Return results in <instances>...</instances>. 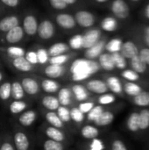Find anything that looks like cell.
<instances>
[{
  "instance_id": "obj_1",
  "label": "cell",
  "mask_w": 149,
  "mask_h": 150,
  "mask_svg": "<svg viewBox=\"0 0 149 150\" xmlns=\"http://www.w3.org/2000/svg\"><path fill=\"white\" fill-rule=\"evenodd\" d=\"M100 69L98 62L95 60H89L86 58L76 59L70 66L72 80L75 82L83 81L91 75L97 73Z\"/></svg>"
},
{
  "instance_id": "obj_2",
  "label": "cell",
  "mask_w": 149,
  "mask_h": 150,
  "mask_svg": "<svg viewBox=\"0 0 149 150\" xmlns=\"http://www.w3.org/2000/svg\"><path fill=\"white\" fill-rule=\"evenodd\" d=\"M111 11L119 19H126L130 14V8L125 0H114L111 4Z\"/></svg>"
},
{
  "instance_id": "obj_3",
  "label": "cell",
  "mask_w": 149,
  "mask_h": 150,
  "mask_svg": "<svg viewBox=\"0 0 149 150\" xmlns=\"http://www.w3.org/2000/svg\"><path fill=\"white\" fill-rule=\"evenodd\" d=\"M74 18L76 19V24L84 28L91 27L92 25H94L96 22V18L94 14L91 13L90 11H84V10L76 11Z\"/></svg>"
},
{
  "instance_id": "obj_4",
  "label": "cell",
  "mask_w": 149,
  "mask_h": 150,
  "mask_svg": "<svg viewBox=\"0 0 149 150\" xmlns=\"http://www.w3.org/2000/svg\"><path fill=\"white\" fill-rule=\"evenodd\" d=\"M55 33V27L54 24L48 19H43L38 25L37 34L44 40H50L54 37Z\"/></svg>"
},
{
  "instance_id": "obj_5",
  "label": "cell",
  "mask_w": 149,
  "mask_h": 150,
  "mask_svg": "<svg viewBox=\"0 0 149 150\" xmlns=\"http://www.w3.org/2000/svg\"><path fill=\"white\" fill-rule=\"evenodd\" d=\"M38 25H39L38 19L33 14H27L24 17L22 27L25 35L32 37L37 34Z\"/></svg>"
},
{
  "instance_id": "obj_6",
  "label": "cell",
  "mask_w": 149,
  "mask_h": 150,
  "mask_svg": "<svg viewBox=\"0 0 149 150\" xmlns=\"http://www.w3.org/2000/svg\"><path fill=\"white\" fill-rule=\"evenodd\" d=\"M25 32L21 25H17L5 33L4 35V41L11 45H16L19 43L25 37Z\"/></svg>"
},
{
  "instance_id": "obj_7",
  "label": "cell",
  "mask_w": 149,
  "mask_h": 150,
  "mask_svg": "<svg viewBox=\"0 0 149 150\" xmlns=\"http://www.w3.org/2000/svg\"><path fill=\"white\" fill-rule=\"evenodd\" d=\"M101 31L99 29L94 28L87 31L84 34H83V49H87L97 43L101 39Z\"/></svg>"
},
{
  "instance_id": "obj_8",
  "label": "cell",
  "mask_w": 149,
  "mask_h": 150,
  "mask_svg": "<svg viewBox=\"0 0 149 150\" xmlns=\"http://www.w3.org/2000/svg\"><path fill=\"white\" fill-rule=\"evenodd\" d=\"M55 22L57 23V25L60 27H61L65 30L74 29L76 25V22L74 16H72L71 14H68V13H60V14L56 15Z\"/></svg>"
},
{
  "instance_id": "obj_9",
  "label": "cell",
  "mask_w": 149,
  "mask_h": 150,
  "mask_svg": "<svg viewBox=\"0 0 149 150\" xmlns=\"http://www.w3.org/2000/svg\"><path fill=\"white\" fill-rule=\"evenodd\" d=\"M105 47V40H100L97 43L90 47V48H87L84 53V56L86 59L89 60H95L99 57L101 54H103Z\"/></svg>"
},
{
  "instance_id": "obj_10",
  "label": "cell",
  "mask_w": 149,
  "mask_h": 150,
  "mask_svg": "<svg viewBox=\"0 0 149 150\" xmlns=\"http://www.w3.org/2000/svg\"><path fill=\"white\" fill-rule=\"evenodd\" d=\"M19 25V18L17 15H8L0 19V33H7Z\"/></svg>"
},
{
  "instance_id": "obj_11",
  "label": "cell",
  "mask_w": 149,
  "mask_h": 150,
  "mask_svg": "<svg viewBox=\"0 0 149 150\" xmlns=\"http://www.w3.org/2000/svg\"><path fill=\"white\" fill-rule=\"evenodd\" d=\"M21 85L23 87V90L25 93L30 96H34L39 93L40 86L38 82L31 77H24L21 80Z\"/></svg>"
},
{
  "instance_id": "obj_12",
  "label": "cell",
  "mask_w": 149,
  "mask_h": 150,
  "mask_svg": "<svg viewBox=\"0 0 149 150\" xmlns=\"http://www.w3.org/2000/svg\"><path fill=\"white\" fill-rule=\"evenodd\" d=\"M139 47L132 40H126L123 42L121 49H120V54L126 58V59H131L135 55L139 54Z\"/></svg>"
},
{
  "instance_id": "obj_13",
  "label": "cell",
  "mask_w": 149,
  "mask_h": 150,
  "mask_svg": "<svg viewBox=\"0 0 149 150\" xmlns=\"http://www.w3.org/2000/svg\"><path fill=\"white\" fill-rule=\"evenodd\" d=\"M11 63L12 67L20 72H31L33 70V65H32L25 56H19L11 59Z\"/></svg>"
},
{
  "instance_id": "obj_14",
  "label": "cell",
  "mask_w": 149,
  "mask_h": 150,
  "mask_svg": "<svg viewBox=\"0 0 149 150\" xmlns=\"http://www.w3.org/2000/svg\"><path fill=\"white\" fill-rule=\"evenodd\" d=\"M65 71L66 69L63 65H57V64H49L44 69L45 75L51 79L60 78L65 74Z\"/></svg>"
},
{
  "instance_id": "obj_15",
  "label": "cell",
  "mask_w": 149,
  "mask_h": 150,
  "mask_svg": "<svg viewBox=\"0 0 149 150\" xmlns=\"http://www.w3.org/2000/svg\"><path fill=\"white\" fill-rule=\"evenodd\" d=\"M86 89L93 93L104 94L108 91L109 88L106 83H105L104 81L98 80V79H93V80L89 81L86 83Z\"/></svg>"
},
{
  "instance_id": "obj_16",
  "label": "cell",
  "mask_w": 149,
  "mask_h": 150,
  "mask_svg": "<svg viewBox=\"0 0 149 150\" xmlns=\"http://www.w3.org/2000/svg\"><path fill=\"white\" fill-rule=\"evenodd\" d=\"M14 144L17 150H28L30 147V142L26 134L23 132H16L13 136Z\"/></svg>"
},
{
  "instance_id": "obj_17",
  "label": "cell",
  "mask_w": 149,
  "mask_h": 150,
  "mask_svg": "<svg viewBox=\"0 0 149 150\" xmlns=\"http://www.w3.org/2000/svg\"><path fill=\"white\" fill-rule=\"evenodd\" d=\"M69 48L70 47L68 44H66L64 42H57L49 47V48L47 49V53L50 57L57 56V55L66 54L69 50Z\"/></svg>"
},
{
  "instance_id": "obj_18",
  "label": "cell",
  "mask_w": 149,
  "mask_h": 150,
  "mask_svg": "<svg viewBox=\"0 0 149 150\" xmlns=\"http://www.w3.org/2000/svg\"><path fill=\"white\" fill-rule=\"evenodd\" d=\"M98 64L101 69L106 71H112L115 69V65L112 59V55L110 53H103L98 57Z\"/></svg>"
},
{
  "instance_id": "obj_19",
  "label": "cell",
  "mask_w": 149,
  "mask_h": 150,
  "mask_svg": "<svg viewBox=\"0 0 149 150\" xmlns=\"http://www.w3.org/2000/svg\"><path fill=\"white\" fill-rule=\"evenodd\" d=\"M37 117H38V114L34 110H29V111L23 112L19 116L18 121L23 127H30L36 120Z\"/></svg>"
},
{
  "instance_id": "obj_20",
  "label": "cell",
  "mask_w": 149,
  "mask_h": 150,
  "mask_svg": "<svg viewBox=\"0 0 149 150\" xmlns=\"http://www.w3.org/2000/svg\"><path fill=\"white\" fill-rule=\"evenodd\" d=\"M58 101L60 103V105L68 106L72 102V91L69 88L64 87L58 91V96H57Z\"/></svg>"
},
{
  "instance_id": "obj_21",
  "label": "cell",
  "mask_w": 149,
  "mask_h": 150,
  "mask_svg": "<svg viewBox=\"0 0 149 150\" xmlns=\"http://www.w3.org/2000/svg\"><path fill=\"white\" fill-rule=\"evenodd\" d=\"M72 94L75 96L76 99L79 102H83L85 101L88 97H89V93L87 89L83 86L82 84H75L72 86L71 89Z\"/></svg>"
},
{
  "instance_id": "obj_22",
  "label": "cell",
  "mask_w": 149,
  "mask_h": 150,
  "mask_svg": "<svg viewBox=\"0 0 149 150\" xmlns=\"http://www.w3.org/2000/svg\"><path fill=\"white\" fill-rule=\"evenodd\" d=\"M46 135L50 139V140H54L59 142H61L65 140L66 136L64 134V133L62 131H61L59 128H56L54 127H48L46 130H45Z\"/></svg>"
},
{
  "instance_id": "obj_23",
  "label": "cell",
  "mask_w": 149,
  "mask_h": 150,
  "mask_svg": "<svg viewBox=\"0 0 149 150\" xmlns=\"http://www.w3.org/2000/svg\"><path fill=\"white\" fill-rule=\"evenodd\" d=\"M130 64L132 69L137 72L138 74L144 73L147 70V64L143 62V60L140 57L139 54L130 59Z\"/></svg>"
},
{
  "instance_id": "obj_24",
  "label": "cell",
  "mask_w": 149,
  "mask_h": 150,
  "mask_svg": "<svg viewBox=\"0 0 149 150\" xmlns=\"http://www.w3.org/2000/svg\"><path fill=\"white\" fill-rule=\"evenodd\" d=\"M41 104L46 109H47L48 111H53V112L56 111L58 107L60 106L58 98L56 97L49 96V95L43 97V98L41 99Z\"/></svg>"
},
{
  "instance_id": "obj_25",
  "label": "cell",
  "mask_w": 149,
  "mask_h": 150,
  "mask_svg": "<svg viewBox=\"0 0 149 150\" xmlns=\"http://www.w3.org/2000/svg\"><path fill=\"white\" fill-rule=\"evenodd\" d=\"M41 88L47 93H54L59 91L60 84L54 79H43L41 81Z\"/></svg>"
},
{
  "instance_id": "obj_26",
  "label": "cell",
  "mask_w": 149,
  "mask_h": 150,
  "mask_svg": "<svg viewBox=\"0 0 149 150\" xmlns=\"http://www.w3.org/2000/svg\"><path fill=\"white\" fill-rule=\"evenodd\" d=\"M119 23L113 17H106L101 22V28L105 32H114L118 29Z\"/></svg>"
},
{
  "instance_id": "obj_27",
  "label": "cell",
  "mask_w": 149,
  "mask_h": 150,
  "mask_svg": "<svg viewBox=\"0 0 149 150\" xmlns=\"http://www.w3.org/2000/svg\"><path fill=\"white\" fill-rule=\"evenodd\" d=\"M11 97L14 100H22L25 97V91L21 83L18 81H14L11 83Z\"/></svg>"
},
{
  "instance_id": "obj_28",
  "label": "cell",
  "mask_w": 149,
  "mask_h": 150,
  "mask_svg": "<svg viewBox=\"0 0 149 150\" xmlns=\"http://www.w3.org/2000/svg\"><path fill=\"white\" fill-rule=\"evenodd\" d=\"M123 44V40L119 38H113L110 40L107 43H105V49L110 53H116V52H120L121 47Z\"/></svg>"
},
{
  "instance_id": "obj_29",
  "label": "cell",
  "mask_w": 149,
  "mask_h": 150,
  "mask_svg": "<svg viewBox=\"0 0 149 150\" xmlns=\"http://www.w3.org/2000/svg\"><path fill=\"white\" fill-rule=\"evenodd\" d=\"M4 53H5L6 56H8L10 59H12V58H16V57H19V56H25V51L23 47L12 45V46H9V47H5Z\"/></svg>"
},
{
  "instance_id": "obj_30",
  "label": "cell",
  "mask_w": 149,
  "mask_h": 150,
  "mask_svg": "<svg viewBox=\"0 0 149 150\" xmlns=\"http://www.w3.org/2000/svg\"><path fill=\"white\" fill-rule=\"evenodd\" d=\"M46 120L52 127H54L59 129L63 127V122L61 120L57 113L53 111H49L46 113Z\"/></svg>"
},
{
  "instance_id": "obj_31",
  "label": "cell",
  "mask_w": 149,
  "mask_h": 150,
  "mask_svg": "<svg viewBox=\"0 0 149 150\" xmlns=\"http://www.w3.org/2000/svg\"><path fill=\"white\" fill-rule=\"evenodd\" d=\"M114 116L110 112H103L95 120L94 123L97 126H106L112 122Z\"/></svg>"
},
{
  "instance_id": "obj_32",
  "label": "cell",
  "mask_w": 149,
  "mask_h": 150,
  "mask_svg": "<svg viewBox=\"0 0 149 150\" xmlns=\"http://www.w3.org/2000/svg\"><path fill=\"white\" fill-rule=\"evenodd\" d=\"M106 84H107L108 88H110L111 91H113L114 93L119 94L122 92V85H121V83L118 77H116V76L108 77Z\"/></svg>"
},
{
  "instance_id": "obj_33",
  "label": "cell",
  "mask_w": 149,
  "mask_h": 150,
  "mask_svg": "<svg viewBox=\"0 0 149 150\" xmlns=\"http://www.w3.org/2000/svg\"><path fill=\"white\" fill-rule=\"evenodd\" d=\"M27 107V104L22 100H13L10 106H9V109H10V112L12 114H18V113H21L22 112H24Z\"/></svg>"
},
{
  "instance_id": "obj_34",
  "label": "cell",
  "mask_w": 149,
  "mask_h": 150,
  "mask_svg": "<svg viewBox=\"0 0 149 150\" xmlns=\"http://www.w3.org/2000/svg\"><path fill=\"white\" fill-rule=\"evenodd\" d=\"M98 134V130L95 127L90 125H86L81 130V134L85 139H95L96 137H97Z\"/></svg>"
},
{
  "instance_id": "obj_35",
  "label": "cell",
  "mask_w": 149,
  "mask_h": 150,
  "mask_svg": "<svg viewBox=\"0 0 149 150\" xmlns=\"http://www.w3.org/2000/svg\"><path fill=\"white\" fill-rule=\"evenodd\" d=\"M112 59L115 65V68L119 69H124L126 67V59L120 54V52H116L111 54Z\"/></svg>"
},
{
  "instance_id": "obj_36",
  "label": "cell",
  "mask_w": 149,
  "mask_h": 150,
  "mask_svg": "<svg viewBox=\"0 0 149 150\" xmlns=\"http://www.w3.org/2000/svg\"><path fill=\"white\" fill-rule=\"evenodd\" d=\"M68 46L71 49H74V50L82 49L83 47V34H76L73 37H71L68 41Z\"/></svg>"
},
{
  "instance_id": "obj_37",
  "label": "cell",
  "mask_w": 149,
  "mask_h": 150,
  "mask_svg": "<svg viewBox=\"0 0 149 150\" xmlns=\"http://www.w3.org/2000/svg\"><path fill=\"white\" fill-rule=\"evenodd\" d=\"M11 83L4 82L0 85V99L3 101H6L11 98Z\"/></svg>"
},
{
  "instance_id": "obj_38",
  "label": "cell",
  "mask_w": 149,
  "mask_h": 150,
  "mask_svg": "<svg viewBox=\"0 0 149 150\" xmlns=\"http://www.w3.org/2000/svg\"><path fill=\"white\" fill-rule=\"evenodd\" d=\"M56 111H57V115L59 116V118L61 119V120L63 123H68V122H69L71 120L70 110L67 106L60 105Z\"/></svg>"
},
{
  "instance_id": "obj_39",
  "label": "cell",
  "mask_w": 149,
  "mask_h": 150,
  "mask_svg": "<svg viewBox=\"0 0 149 150\" xmlns=\"http://www.w3.org/2000/svg\"><path fill=\"white\" fill-rule=\"evenodd\" d=\"M134 103L141 106L149 105V92L148 91H141L134 98Z\"/></svg>"
},
{
  "instance_id": "obj_40",
  "label": "cell",
  "mask_w": 149,
  "mask_h": 150,
  "mask_svg": "<svg viewBox=\"0 0 149 150\" xmlns=\"http://www.w3.org/2000/svg\"><path fill=\"white\" fill-rule=\"evenodd\" d=\"M44 150H63L64 146L61 142L54 141V140H47L43 144Z\"/></svg>"
},
{
  "instance_id": "obj_41",
  "label": "cell",
  "mask_w": 149,
  "mask_h": 150,
  "mask_svg": "<svg viewBox=\"0 0 149 150\" xmlns=\"http://www.w3.org/2000/svg\"><path fill=\"white\" fill-rule=\"evenodd\" d=\"M125 91L130 96H136L141 92V88L134 83H126L125 84Z\"/></svg>"
},
{
  "instance_id": "obj_42",
  "label": "cell",
  "mask_w": 149,
  "mask_h": 150,
  "mask_svg": "<svg viewBox=\"0 0 149 150\" xmlns=\"http://www.w3.org/2000/svg\"><path fill=\"white\" fill-rule=\"evenodd\" d=\"M70 118L71 120L76 123H82L84 120V113H83L78 107H74L70 110Z\"/></svg>"
},
{
  "instance_id": "obj_43",
  "label": "cell",
  "mask_w": 149,
  "mask_h": 150,
  "mask_svg": "<svg viewBox=\"0 0 149 150\" xmlns=\"http://www.w3.org/2000/svg\"><path fill=\"white\" fill-rule=\"evenodd\" d=\"M128 128L131 131H136L140 128V120H139V114L133 113L130 118L128 119Z\"/></svg>"
},
{
  "instance_id": "obj_44",
  "label": "cell",
  "mask_w": 149,
  "mask_h": 150,
  "mask_svg": "<svg viewBox=\"0 0 149 150\" xmlns=\"http://www.w3.org/2000/svg\"><path fill=\"white\" fill-rule=\"evenodd\" d=\"M140 128L146 129L149 126V110H143L141 114H139Z\"/></svg>"
},
{
  "instance_id": "obj_45",
  "label": "cell",
  "mask_w": 149,
  "mask_h": 150,
  "mask_svg": "<svg viewBox=\"0 0 149 150\" xmlns=\"http://www.w3.org/2000/svg\"><path fill=\"white\" fill-rule=\"evenodd\" d=\"M37 58H38V63L39 64H45L49 60V54L47 53V50L44 47H40L37 50Z\"/></svg>"
},
{
  "instance_id": "obj_46",
  "label": "cell",
  "mask_w": 149,
  "mask_h": 150,
  "mask_svg": "<svg viewBox=\"0 0 149 150\" xmlns=\"http://www.w3.org/2000/svg\"><path fill=\"white\" fill-rule=\"evenodd\" d=\"M68 58H69V55L66 54H61V55H57V56H52V57H49L48 62H49V64L63 65L64 63L67 62Z\"/></svg>"
},
{
  "instance_id": "obj_47",
  "label": "cell",
  "mask_w": 149,
  "mask_h": 150,
  "mask_svg": "<svg viewBox=\"0 0 149 150\" xmlns=\"http://www.w3.org/2000/svg\"><path fill=\"white\" fill-rule=\"evenodd\" d=\"M104 112V108L101 105H97V106H94L89 112L87 115V119L90 121H94L102 112Z\"/></svg>"
},
{
  "instance_id": "obj_48",
  "label": "cell",
  "mask_w": 149,
  "mask_h": 150,
  "mask_svg": "<svg viewBox=\"0 0 149 150\" xmlns=\"http://www.w3.org/2000/svg\"><path fill=\"white\" fill-rule=\"evenodd\" d=\"M122 76L129 81H136L139 79V74L133 69H126L122 72Z\"/></svg>"
},
{
  "instance_id": "obj_49",
  "label": "cell",
  "mask_w": 149,
  "mask_h": 150,
  "mask_svg": "<svg viewBox=\"0 0 149 150\" xmlns=\"http://www.w3.org/2000/svg\"><path fill=\"white\" fill-rule=\"evenodd\" d=\"M25 58L32 64V65H35L38 64V58H37V54L35 51L30 50L28 52H26L25 54Z\"/></svg>"
},
{
  "instance_id": "obj_50",
  "label": "cell",
  "mask_w": 149,
  "mask_h": 150,
  "mask_svg": "<svg viewBox=\"0 0 149 150\" xmlns=\"http://www.w3.org/2000/svg\"><path fill=\"white\" fill-rule=\"evenodd\" d=\"M50 5L55 10H64L68 5L64 3L63 0H48Z\"/></svg>"
},
{
  "instance_id": "obj_51",
  "label": "cell",
  "mask_w": 149,
  "mask_h": 150,
  "mask_svg": "<svg viewBox=\"0 0 149 150\" xmlns=\"http://www.w3.org/2000/svg\"><path fill=\"white\" fill-rule=\"evenodd\" d=\"M114 100H115V98L112 94H105V95H102L98 98V102L101 105H108V104L114 102Z\"/></svg>"
},
{
  "instance_id": "obj_52",
  "label": "cell",
  "mask_w": 149,
  "mask_h": 150,
  "mask_svg": "<svg viewBox=\"0 0 149 150\" xmlns=\"http://www.w3.org/2000/svg\"><path fill=\"white\" fill-rule=\"evenodd\" d=\"M93 107H94V104L92 102H83L80 103L78 105V108L83 113H88Z\"/></svg>"
},
{
  "instance_id": "obj_53",
  "label": "cell",
  "mask_w": 149,
  "mask_h": 150,
  "mask_svg": "<svg viewBox=\"0 0 149 150\" xmlns=\"http://www.w3.org/2000/svg\"><path fill=\"white\" fill-rule=\"evenodd\" d=\"M139 55L147 65H149V47L141 48L139 51Z\"/></svg>"
},
{
  "instance_id": "obj_54",
  "label": "cell",
  "mask_w": 149,
  "mask_h": 150,
  "mask_svg": "<svg viewBox=\"0 0 149 150\" xmlns=\"http://www.w3.org/2000/svg\"><path fill=\"white\" fill-rule=\"evenodd\" d=\"M0 3H2L7 7L15 8L19 4V0H0Z\"/></svg>"
},
{
  "instance_id": "obj_55",
  "label": "cell",
  "mask_w": 149,
  "mask_h": 150,
  "mask_svg": "<svg viewBox=\"0 0 149 150\" xmlns=\"http://www.w3.org/2000/svg\"><path fill=\"white\" fill-rule=\"evenodd\" d=\"M104 149V146H103V143L99 141V140H97L96 138L94 139L92 144H91V149L90 150H103Z\"/></svg>"
},
{
  "instance_id": "obj_56",
  "label": "cell",
  "mask_w": 149,
  "mask_h": 150,
  "mask_svg": "<svg viewBox=\"0 0 149 150\" xmlns=\"http://www.w3.org/2000/svg\"><path fill=\"white\" fill-rule=\"evenodd\" d=\"M112 150H126V148L122 142L115 141L112 143Z\"/></svg>"
},
{
  "instance_id": "obj_57",
  "label": "cell",
  "mask_w": 149,
  "mask_h": 150,
  "mask_svg": "<svg viewBox=\"0 0 149 150\" xmlns=\"http://www.w3.org/2000/svg\"><path fill=\"white\" fill-rule=\"evenodd\" d=\"M143 41L149 47V25L146 26L143 30Z\"/></svg>"
},
{
  "instance_id": "obj_58",
  "label": "cell",
  "mask_w": 149,
  "mask_h": 150,
  "mask_svg": "<svg viewBox=\"0 0 149 150\" xmlns=\"http://www.w3.org/2000/svg\"><path fill=\"white\" fill-rule=\"evenodd\" d=\"M0 150H15V149L10 142H5L2 144Z\"/></svg>"
},
{
  "instance_id": "obj_59",
  "label": "cell",
  "mask_w": 149,
  "mask_h": 150,
  "mask_svg": "<svg viewBox=\"0 0 149 150\" xmlns=\"http://www.w3.org/2000/svg\"><path fill=\"white\" fill-rule=\"evenodd\" d=\"M144 15H145V17L149 19V4H147V6L145 7V10H144Z\"/></svg>"
},
{
  "instance_id": "obj_60",
  "label": "cell",
  "mask_w": 149,
  "mask_h": 150,
  "mask_svg": "<svg viewBox=\"0 0 149 150\" xmlns=\"http://www.w3.org/2000/svg\"><path fill=\"white\" fill-rule=\"evenodd\" d=\"M63 1L67 5H71V4H74L77 2V0H63Z\"/></svg>"
},
{
  "instance_id": "obj_61",
  "label": "cell",
  "mask_w": 149,
  "mask_h": 150,
  "mask_svg": "<svg viewBox=\"0 0 149 150\" xmlns=\"http://www.w3.org/2000/svg\"><path fill=\"white\" fill-rule=\"evenodd\" d=\"M97 3H98V4H104V3H106L107 1H109V0H95Z\"/></svg>"
},
{
  "instance_id": "obj_62",
  "label": "cell",
  "mask_w": 149,
  "mask_h": 150,
  "mask_svg": "<svg viewBox=\"0 0 149 150\" xmlns=\"http://www.w3.org/2000/svg\"><path fill=\"white\" fill-rule=\"evenodd\" d=\"M3 79H4V74H3V72L0 70V82H1Z\"/></svg>"
},
{
  "instance_id": "obj_63",
  "label": "cell",
  "mask_w": 149,
  "mask_h": 150,
  "mask_svg": "<svg viewBox=\"0 0 149 150\" xmlns=\"http://www.w3.org/2000/svg\"><path fill=\"white\" fill-rule=\"evenodd\" d=\"M132 2H140L141 0H131Z\"/></svg>"
},
{
  "instance_id": "obj_64",
  "label": "cell",
  "mask_w": 149,
  "mask_h": 150,
  "mask_svg": "<svg viewBox=\"0 0 149 150\" xmlns=\"http://www.w3.org/2000/svg\"><path fill=\"white\" fill-rule=\"evenodd\" d=\"M0 8H1V5H0Z\"/></svg>"
}]
</instances>
